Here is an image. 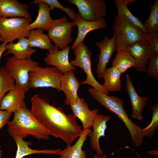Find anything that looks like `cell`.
Masks as SVG:
<instances>
[{
  "instance_id": "e0dca14e",
  "label": "cell",
  "mask_w": 158,
  "mask_h": 158,
  "mask_svg": "<svg viewBox=\"0 0 158 158\" xmlns=\"http://www.w3.org/2000/svg\"><path fill=\"white\" fill-rule=\"evenodd\" d=\"M81 84L76 77L74 71L71 70L63 74L60 88L66 95L65 105L70 106L78 98V91Z\"/></svg>"
},
{
  "instance_id": "b9f144b4",
  "label": "cell",
  "mask_w": 158,
  "mask_h": 158,
  "mask_svg": "<svg viewBox=\"0 0 158 158\" xmlns=\"http://www.w3.org/2000/svg\"><path fill=\"white\" fill-rule=\"evenodd\" d=\"M0 42H1V36L0 35Z\"/></svg>"
},
{
  "instance_id": "9c48e42d",
  "label": "cell",
  "mask_w": 158,
  "mask_h": 158,
  "mask_svg": "<svg viewBox=\"0 0 158 158\" xmlns=\"http://www.w3.org/2000/svg\"><path fill=\"white\" fill-rule=\"evenodd\" d=\"M74 27H75L74 22H69L66 16L53 19L47 30V35L55 46L62 50L69 46L73 41L72 34Z\"/></svg>"
},
{
  "instance_id": "30bf717a",
  "label": "cell",
  "mask_w": 158,
  "mask_h": 158,
  "mask_svg": "<svg viewBox=\"0 0 158 158\" xmlns=\"http://www.w3.org/2000/svg\"><path fill=\"white\" fill-rule=\"evenodd\" d=\"M70 4L77 7L78 14L83 20L93 21L104 18L107 7L103 0H67Z\"/></svg>"
},
{
  "instance_id": "6da1fadb",
  "label": "cell",
  "mask_w": 158,
  "mask_h": 158,
  "mask_svg": "<svg viewBox=\"0 0 158 158\" xmlns=\"http://www.w3.org/2000/svg\"><path fill=\"white\" fill-rule=\"evenodd\" d=\"M31 104L32 114L50 135L71 145L82 134L83 130L77 124L73 114H66L62 108L49 104L37 95L31 97Z\"/></svg>"
},
{
  "instance_id": "3957f363",
  "label": "cell",
  "mask_w": 158,
  "mask_h": 158,
  "mask_svg": "<svg viewBox=\"0 0 158 158\" xmlns=\"http://www.w3.org/2000/svg\"><path fill=\"white\" fill-rule=\"evenodd\" d=\"M7 126L8 131L13 138L23 139L30 135L39 140H47L50 135L26 107L20 108L14 113L13 119L8 122Z\"/></svg>"
},
{
  "instance_id": "8992f818",
  "label": "cell",
  "mask_w": 158,
  "mask_h": 158,
  "mask_svg": "<svg viewBox=\"0 0 158 158\" xmlns=\"http://www.w3.org/2000/svg\"><path fill=\"white\" fill-rule=\"evenodd\" d=\"M63 74L54 67H35L29 73V86L30 88L51 87L61 91L60 82Z\"/></svg>"
},
{
  "instance_id": "52a82bcc",
  "label": "cell",
  "mask_w": 158,
  "mask_h": 158,
  "mask_svg": "<svg viewBox=\"0 0 158 158\" xmlns=\"http://www.w3.org/2000/svg\"><path fill=\"white\" fill-rule=\"evenodd\" d=\"M73 50L75 59L71 61L70 63L75 67H78L81 68L86 75V79L82 81L80 84L89 85L95 90L110 95L103 85L99 83L93 75L91 63L92 53L88 47L83 42Z\"/></svg>"
},
{
  "instance_id": "4dcf8cb0",
  "label": "cell",
  "mask_w": 158,
  "mask_h": 158,
  "mask_svg": "<svg viewBox=\"0 0 158 158\" xmlns=\"http://www.w3.org/2000/svg\"><path fill=\"white\" fill-rule=\"evenodd\" d=\"M152 114L151 121L150 124L142 129L143 136L151 138L154 134L158 128V104H154L150 107Z\"/></svg>"
},
{
  "instance_id": "836d02e7",
  "label": "cell",
  "mask_w": 158,
  "mask_h": 158,
  "mask_svg": "<svg viewBox=\"0 0 158 158\" xmlns=\"http://www.w3.org/2000/svg\"><path fill=\"white\" fill-rule=\"evenodd\" d=\"M145 41L149 50L150 58L153 54L158 53V33L146 35Z\"/></svg>"
},
{
  "instance_id": "83f0119b",
  "label": "cell",
  "mask_w": 158,
  "mask_h": 158,
  "mask_svg": "<svg viewBox=\"0 0 158 158\" xmlns=\"http://www.w3.org/2000/svg\"><path fill=\"white\" fill-rule=\"evenodd\" d=\"M146 35L158 33V0L150 7L149 17L143 24Z\"/></svg>"
},
{
  "instance_id": "7402d4cb",
  "label": "cell",
  "mask_w": 158,
  "mask_h": 158,
  "mask_svg": "<svg viewBox=\"0 0 158 158\" xmlns=\"http://www.w3.org/2000/svg\"><path fill=\"white\" fill-rule=\"evenodd\" d=\"M91 131L90 128L83 130L78 140L73 145H67L65 149L61 150L59 155L60 158H87L86 152L83 150L82 148L87 135Z\"/></svg>"
},
{
  "instance_id": "9a60e30c",
  "label": "cell",
  "mask_w": 158,
  "mask_h": 158,
  "mask_svg": "<svg viewBox=\"0 0 158 158\" xmlns=\"http://www.w3.org/2000/svg\"><path fill=\"white\" fill-rule=\"evenodd\" d=\"M26 92L24 89L15 85V87L9 91L2 99L0 108L14 113L20 108L26 107L24 99Z\"/></svg>"
},
{
  "instance_id": "d6986e66",
  "label": "cell",
  "mask_w": 158,
  "mask_h": 158,
  "mask_svg": "<svg viewBox=\"0 0 158 158\" xmlns=\"http://www.w3.org/2000/svg\"><path fill=\"white\" fill-rule=\"evenodd\" d=\"M29 7L16 0H0V18L30 17Z\"/></svg>"
},
{
  "instance_id": "5bb4252c",
  "label": "cell",
  "mask_w": 158,
  "mask_h": 158,
  "mask_svg": "<svg viewBox=\"0 0 158 158\" xmlns=\"http://www.w3.org/2000/svg\"><path fill=\"white\" fill-rule=\"evenodd\" d=\"M125 78L126 91L130 97L132 109L131 117L135 119L142 121L144 117L142 113L147 105L148 98L141 97L138 94L129 75H126Z\"/></svg>"
},
{
  "instance_id": "f546056e",
  "label": "cell",
  "mask_w": 158,
  "mask_h": 158,
  "mask_svg": "<svg viewBox=\"0 0 158 158\" xmlns=\"http://www.w3.org/2000/svg\"><path fill=\"white\" fill-rule=\"evenodd\" d=\"M15 87V81L5 67H0V104L6 93Z\"/></svg>"
},
{
  "instance_id": "ffe728a7",
  "label": "cell",
  "mask_w": 158,
  "mask_h": 158,
  "mask_svg": "<svg viewBox=\"0 0 158 158\" xmlns=\"http://www.w3.org/2000/svg\"><path fill=\"white\" fill-rule=\"evenodd\" d=\"M130 52L136 61V71L145 72L148 60L150 58L149 50L145 40L136 42L129 48Z\"/></svg>"
},
{
  "instance_id": "ba28073f",
  "label": "cell",
  "mask_w": 158,
  "mask_h": 158,
  "mask_svg": "<svg viewBox=\"0 0 158 158\" xmlns=\"http://www.w3.org/2000/svg\"><path fill=\"white\" fill-rule=\"evenodd\" d=\"M39 63L30 58L20 59L13 56L8 57L5 66L15 82V85L25 90L30 88L29 76L30 72Z\"/></svg>"
},
{
  "instance_id": "8fae6325",
  "label": "cell",
  "mask_w": 158,
  "mask_h": 158,
  "mask_svg": "<svg viewBox=\"0 0 158 158\" xmlns=\"http://www.w3.org/2000/svg\"><path fill=\"white\" fill-rule=\"evenodd\" d=\"M59 49L54 46L48 50V53L44 59L46 64L55 67L62 74L70 71L76 70V68L72 66L69 61L70 46L62 50Z\"/></svg>"
},
{
  "instance_id": "4fadbf2b",
  "label": "cell",
  "mask_w": 158,
  "mask_h": 158,
  "mask_svg": "<svg viewBox=\"0 0 158 158\" xmlns=\"http://www.w3.org/2000/svg\"><path fill=\"white\" fill-rule=\"evenodd\" d=\"M111 118L109 116L98 113L92 124L93 130L88 134L91 147L97 152V155L99 157L103 156L104 154L99 145V139L101 137H105L107 122Z\"/></svg>"
},
{
  "instance_id": "e575fe53",
  "label": "cell",
  "mask_w": 158,
  "mask_h": 158,
  "mask_svg": "<svg viewBox=\"0 0 158 158\" xmlns=\"http://www.w3.org/2000/svg\"><path fill=\"white\" fill-rule=\"evenodd\" d=\"M12 114L0 108V130L5 125L8 124Z\"/></svg>"
},
{
  "instance_id": "ab89813d",
  "label": "cell",
  "mask_w": 158,
  "mask_h": 158,
  "mask_svg": "<svg viewBox=\"0 0 158 158\" xmlns=\"http://www.w3.org/2000/svg\"><path fill=\"white\" fill-rule=\"evenodd\" d=\"M1 148V147L0 145V149ZM2 151L1 150H0V158H2Z\"/></svg>"
},
{
  "instance_id": "ac0fdd59",
  "label": "cell",
  "mask_w": 158,
  "mask_h": 158,
  "mask_svg": "<svg viewBox=\"0 0 158 158\" xmlns=\"http://www.w3.org/2000/svg\"><path fill=\"white\" fill-rule=\"evenodd\" d=\"M70 107L74 116L79 118L81 122L83 130L92 127L94 121L98 114V109L90 110L84 99L79 97Z\"/></svg>"
},
{
  "instance_id": "4316f807",
  "label": "cell",
  "mask_w": 158,
  "mask_h": 158,
  "mask_svg": "<svg viewBox=\"0 0 158 158\" xmlns=\"http://www.w3.org/2000/svg\"><path fill=\"white\" fill-rule=\"evenodd\" d=\"M117 52L112 61V66L116 68L122 74L130 68L136 67V61L131 55L129 50Z\"/></svg>"
},
{
  "instance_id": "7c38bea8",
  "label": "cell",
  "mask_w": 158,
  "mask_h": 158,
  "mask_svg": "<svg viewBox=\"0 0 158 158\" xmlns=\"http://www.w3.org/2000/svg\"><path fill=\"white\" fill-rule=\"evenodd\" d=\"M116 35L115 33L111 38L105 36L101 41L95 43L100 51L98 57L99 61L96 69L97 77L99 79L102 78L108 63L114 52L116 51Z\"/></svg>"
},
{
  "instance_id": "f1b7e54d",
  "label": "cell",
  "mask_w": 158,
  "mask_h": 158,
  "mask_svg": "<svg viewBox=\"0 0 158 158\" xmlns=\"http://www.w3.org/2000/svg\"><path fill=\"white\" fill-rule=\"evenodd\" d=\"M114 2L118 10V14L125 17L134 25L142 30L145 34L143 23L131 13L128 8L127 6L124 3L123 0H115Z\"/></svg>"
},
{
  "instance_id": "f35d334b",
  "label": "cell",
  "mask_w": 158,
  "mask_h": 158,
  "mask_svg": "<svg viewBox=\"0 0 158 158\" xmlns=\"http://www.w3.org/2000/svg\"><path fill=\"white\" fill-rule=\"evenodd\" d=\"M107 155L104 154L103 156L99 157L97 155H95L93 156V158H106Z\"/></svg>"
},
{
  "instance_id": "603a6c76",
  "label": "cell",
  "mask_w": 158,
  "mask_h": 158,
  "mask_svg": "<svg viewBox=\"0 0 158 158\" xmlns=\"http://www.w3.org/2000/svg\"><path fill=\"white\" fill-rule=\"evenodd\" d=\"M17 146V150L15 158H23L25 156L32 154H44L59 155L61 150L44 149L37 150L31 148L29 146L31 142L25 141L23 139L17 137H13Z\"/></svg>"
},
{
  "instance_id": "8d00e7d4",
  "label": "cell",
  "mask_w": 158,
  "mask_h": 158,
  "mask_svg": "<svg viewBox=\"0 0 158 158\" xmlns=\"http://www.w3.org/2000/svg\"><path fill=\"white\" fill-rule=\"evenodd\" d=\"M124 3L127 6L129 4L136 1V0H123Z\"/></svg>"
},
{
  "instance_id": "5b68a950",
  "label": "cell",
  "mask_w": 158,
  "mask_h": 158,
  "mask_svg": "<svg viewBox=\"0 0 158 158\" xmlns=\"http://www.w3.org/2000/svg\"><path fill=\"white\" fill-rule=\"evenodd\" d=\"M32 20L31 17L0 18L1 42L7 44L22 37L27 38Z\"/></svg>"
},
{
  "instance_id": "44dd1931",
  "label": "cell",
  "mask_w": 158,
  "mask_h": 158,
  "mask_svg": "<svg viewBox=\"0 0 158 158\" xmlns=\"http://www.w3.org/2000/svg\"><path fill=\"white\" fill-rule=\"evenodd\" d=\"M16 43H9L6 46L7 52L4 56L11 54L16 58L24 59L31 58L36 50L31 47L27 37H22L18 39Z\"/></svg>"
},
{
  "instance_id": "2e32d148",
  "label": "cell",
  "mask_w": 158,
  "mask_h": 158,
  "mask_svg": "<svg viewBox=\"0 0 158 158\" xmlns=\"http://www.w3.org/2000/svg\"><path fill=\"white\" fill-rule=\"evenodd\" d=\"M74 22L75 26L78 27V31L76 39L71 47L73 49L83 42L85 37L89 32L96 30L104 29L107 27L104 18L93 21H86L82 19L78 13L76 19Z\"/></svg>"
},
{
  "instance_id": "d6a6232c",
  "label": "cell",
  "mask_w": 158,
  "mask_h": 158,
  "mask_svg": "<svg viewBox=\"0 0 158 158\" xmlns=\"http://www.w3.org/2000/svg\"><path fill=\"white\" fill-rule=\"evenodd\" d=\"M147 64L148 68L146 69L145 72L147 75L158 81V53L153 54L149 59Z\"/></svg>"
},
{
  "instance_id": "277c9868",
  "label": "cell",
  "mask_w": 158,
  "mask_h": 158,
  "mask_svg": "<svg viewBox=\"0 0 158 158\" xmlns=\"http://www.w3.org/2000/svg\"><path fill=\"white\" fill-rule=\"evenodd\" d=\"M112 30L116 35V51L129 50L134 43L145 40L146 35L140 29L123 16L119 14L115 17Z\"/></svg>"
},
{
  "instance_id": "1f68e13d",
  "label": "cell",
  "mask_w": 158,
  "mask_h": 158,
  "mask_svg": "<svg viewBox=\"0 0 158 158\" xmlns=\"http://www.w3.org/2000/svg\"><path fill=\"white\" fill-rule=\"evenodd\" d=\"M43 2L47 4L49 6L51 11L54 8L59 9L65 12L68 16L69 18L75 21L77 16V13L71 8L65 7L62 5L57 0H35L30 4H37L40 2Z\"/></svg>"
},
{
  "instance_id": "74e56055",
  "label": "cell",
  "mask_w": 158,
  "mask_h": 158,
  "mask_svg": "<svg viewBox=\"0 0 158 158\" xmlns=\"http://www.w3.org/2000/svg\"><path fill=\"white\" fill-rule=\"evenodd\" d=\"M150 155H158V151L156 150H154L150 151H147Z\"/></svg>"
},
{
  "instance_id": "60d3db41",
  "label": "cell",
  "mask_w": 158,
  "mask_h": 158,
  "mask_svg": "<svg viewBox=\"0 0 158 158\" xmlns=\"http://www.w3.org/2000/svg\"><path fill=\"white\" fill-rule=\"evenodd\" d=\"M133 151H134V152H135L137 154V155H138V157H139V158H141V157H140L139 156V155H138L136 152H135L133 150Z\"/></svg>"
},
{
  "instance_id": "d590c367",
  "label": "cell",
  "mask_w": 158,
  "mask_h": 158,
  "mask_svg": "<svg viewBox=\"0 0 158 158\" xmlns=\"http://www.w3.org/2000/svg\"><path fill=\"white\" fill-rule=\"evenodd\" d=\"M7 44L6 43L2 42L0 45V61L3 53L6 50V46Z\"/></svg>"
},
{
  "instance_id": "cb8c5ba5",
  "label": "cell",
  "mask_w": 158,
  "mask_h": 158,
  "mask_svg": "<svg viewBox=\"0 0 158 158\" xmlns=\"http://www.w3.org/2000/svg\"><path fill=\"white\" fill-rule=\"evenodd\" d=\"M121 72L116 67L112 66L106 68L103 74V85L108 92H118L122 88L120 79Z\"/></svg>"
},
{
  "instance_id": "484cf974",
  "label": "cell",
  "mask_w": 158,
  "mask_h": 158,
  "mask_svg": "<svg viewBox=\"0 0 158 158\" xmlns=\"http://www.w3.org/2000/svg\"><path fill=\"white\" fill-rule=\"evenodd\" d=\"M44 31L40 28L30 30L27 38L31 47L48 50L54 46L48 35L44 33Z\"/></svg>"
},
{
  "instance_id": "d4e9b609",
  "label": "cell",
  "mask_w": 158,
  "mask_h": 158,
  "mask_svg": "<svg viewBox=\"0 0 158 158\" xmlns=\"http://www.w3.org/2000/svg\"><path fill=\"white\" fill-rule=\"evenodd\" d=\"M37 4V16L35 20L29 24L30 29L40 28L47 31L53 20L50 14V9L48 5L45 3L41 2Z\"/></svg>"
},
{
  "instance_id": "7a4b0ae2",
  "label": "cell",
  "mask_w": 158,
  "mask_h": 158,
  "mask_svg": "<svg viewBox=\"0 0 158 158\" xmlns=\"http://www.w3.org/2000/svg\"><path fill=\"white\" fill-rule=\"evenodd\" d=\"M93 98L100 104L116 115L124 123L128 130L131 140L136 147L144 142L142 128L130 118L125 110L123 100L118 96L108 95L93 88L88 90Z\"/></svg>"
}]
</instances>
